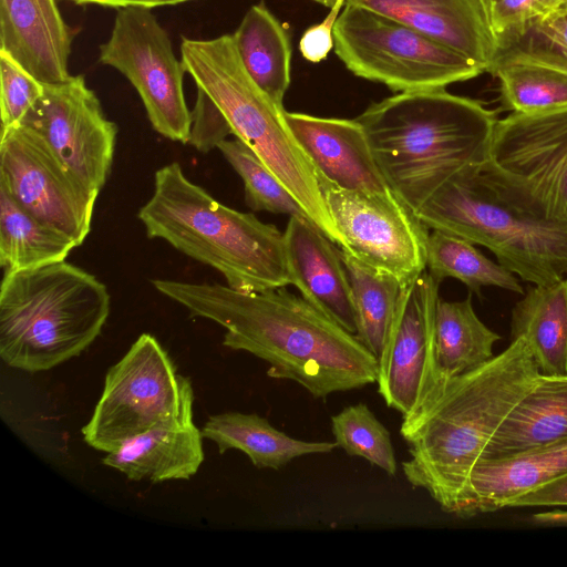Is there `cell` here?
Here are the masks:
<instances>
[{"instance_id":"obj_1","label":"cell","mask_w":567,"mask_h":567,"mask_svg":"<svg viewBox=\"0 0 567 567\" xmlns=\"http://www.w3.org/2000/svg\"><path fill=\"white\" fill-rule=\"evenodd\" d=\"M153 287L226 332L223 346L269 364L267 375L315 399L377 383L378 359L355 334L286 287L243 291L219 284L154 279Z\"/></svg>"},{"instance_id":"obj_2","label":"cell","mask_w":567,"mask_h":567,"mask_svg":"<svg viewBox=\"0 0 567 567\" xmlns=\"http://www.w3.org/2000/svg\"><path fill=\"white\" fill-rule=\"evenodd\" d=\"M542 373L518 338L482 365L451 378L423 408L403 417L406 481L445 513L468 518L471 475L509 413Z\"/></svg>"},{"instance_id":"obj_3","label":"cell","mask_w":567,"mask_h":567,"mask_svg":"<svg viewBox=\"0 0 567 567\" xmlns=\"http://www.w3.org/2000/svg\"><path fill=\"white\" fill-rule=\"evenodd\" d=\"M355 120L388 186L414 215L460 172L488 161L498 121L480 101L445 89L401 92Z\"/></svg>"},{"instance_id":"obj_4","label":"cell","mask_w":567,"mask_h":567,"mask_svg":"<svg viewBox=\"0 0 567 567\" xmlns=\"http://www.w3.org/2000/svg\"><path fill=\"white\" fill-rule=\"evenodd\" d=\"M415 216L427 229L486 247L534 286L567 274V220L488 162L460 172Z\"/></svg>"},{"instance_id":"obj_5","label":"cell","mask_w":567,"mask_h":567,"mask_svg":"<svg viewBox=\"0 0 567 567\" xmlns=\"http://www.w3.org/2000/svg\"><path fill=\"white\" fill-rule=\"evenodd\" d=\"M137 218L148 238L163 239L182 254L208 265L243 291L289 284L284 233L217 202L189 181L177 162L155 172L154 190Z\"/></svg>"},{"instance_id":"obj_6","label":"cell","mask_w":567,"mask_h":567,"mask_svg":"<svg viewBox=\"0 0 567 567\" xmlns=\"http://www.w3.org/2000/svg\"><path fill=\"white\" fill-rule=\"evenodd\" d=\"M110 309L106 286L65 260L3 274L0 357L29 373L50 370L93 343Z\"/></svg>"},{"instance_id":"obj_7","label":"cell","mask_w":567,"mask_h":567,"mask_svg":"<svg viewBox=\"0 0 567 567\" xmlns=\"http://www.w3.org/2000/svg\"><path fill=\"white\" fill-rule=\"evenodd\" d=\"M181 60L227 121L231 134L250 147L301 205L310 221L333 244L344 247L324 204L317 171L292 134L282 105L246 71L233 34L182 38Z\"/></svg>"},{"instance_id":"obj_8","label":"cell","mask_w":567,"mask_h":567,"mask_svg":"<svg viewBox=\"0 0 567 567\" xmlns=\"http://www.w3.org/2000/svg\"><path fill=\"white\" fill-rule=\"evenodd\" d=\"M334 52L354 75L395 92L445 89L485 70L396 20L346 3L333 28Z\"/></svg>"},{"instance_id":"obj_9","label":"cell","mask_w":567,"mask_h":567,"mask_svg":"<svg viewBox=\"0 0 567 567\" xmlns=\"http://www.w3.org/2000/svg\"><path fill=\"white\" fill-rule=\"evenodd\" d=\"M194 391L158 340L142 333L106 372L101 396L81 432L110 453L157 425L193 421Z\"/></svg>"},{"instance_id":"obj_10","label":"cell","mask_w":567,"mask_h":567,"mask_svg":"<svg viewBox=\"0 0 567 567\" xmlns=\"http://www.w3.org/2000/svg\"><path fill=\"white\" fill-rule=\"evenodd\" d=\"M99 60L135 87L157 133L174 142L189 143L192 112L183 90L186 71L152 9H116L110 38L100 45Z\"/></svg>"},{"instance_id":"obj_11","label":"cell","mask_w":567,"mask_h":567,"mask_svg":"<svg viewBox=\"0 0 567 567\" xmlns=\"http://www.w3.org/2000/svg\"><path fill=\"white\" fill-rule=\"evenodd\" d=\"M328 213L352 255L405 286L426 270L429 229L391 190L344 189L317 172Z\"/></svg>"},{"instance_id":"obj_12","label":"cell","mask_w":567,"mask_h":567,"mask_svg":"<svg viewBox=\"0 0 567 567\" xmlns=\"http://www.w3.org/2000/svg\"><path fill=\"white\" fill-rule=\"evenodd\" d=\"M0 187L28 213L69 235L78 247L90 234L99 193L23 125L1 128Z\"/></svg>"},{"instance_id":"obj_13","label":"cell","mask_w":567,"mask_h":567,"mask_svg":"<svg viewBox=\"0 0 567 567\" xmlns=\"http://www.w3.org/2000/svg\"><path fill=\"white\" fill-rule=\"evenodd\" d=\"M437 281L427 270L403 287L378 358V391L386 405L409 417L443 388L434 347Z\"/></svg>"},{"instance_id":"obj_14","label":"cell","mask_w":567,"mask_h":567,"mask_svg":"<svg viewBox=\"0 0 567 567\" xmlns=\"http://www.w3.org/2000/svg\"><path fill=\"white\" fill-rule=\"evenodd\" d=\"M43 94L19 125L39 134L92 190L100 194L113 164L117 126L83 75L44 84Z\"/></svg>"},{"instance_id":"obj_15","label":"cell","mask_w":567,"mask_h":567,"mask_svg":"<svg viewBox=\"0 0 567 567\" xmlns=\"http://www.w3.org/2000/svg\"><path fill=\"white\" fill-rule=\"evenodd\" d=\"M487 162L567 220V106L498 120Z\"/></svg>"},{"instance_id":"obj_16","label":"cell","mask_w":567,"mask_h":567,"mask_svg":"<svg viewBox=\"0 0 567 567\" xmlns=\"http://www.w3.org/2000/svg\"><path fill=\"white\" fill-rule=\"evenodd\" d=\"M289 284L301 297L355 334L352 290L340 249L310 220L290 216L284 231Z\"/></svg>"},{"instance_id":"obj_17","label":"cell","mask_w":567,"mask_h":567,"mask_svg":"<svg viewBox=\"0 0 567 567\" xmlns=\"http://www.w3.org/2000/svg\"><path fill=\"white\" fill-rule=\"evenodd\" d=\"M73 37L55 0H0V52L40 82L71 76Z\"/></svg>"},{"instance_id":"obj_18","label":"cell","mask_w":567,"mask_h":567,"mask_svg":"<svg viewBox=\"0 0 567 567\" xmlns=\"http://www.w3.org/2000/svg\"><path fill=\"white\" fill-rule=\"evenodd\" d=\"M393 20L453 49L488 72L497 52L482 0H346Z\"/></svg>"},{"instance_id":"obj_19","label":"cell","mask_w":567,"mask_h":567,"mask_svg":"<svg viewBox=\"0 0 567 567\" xmlns=\"http://www.w3.org/2000/svg\"><path fill=\"white\" fill-rule=\"evenodd\" d=\"M296 140L317 172L351 190L386 192L384 181L361 124L354 120L285 112Z\"/></svg>"},{"instance_id":"obj_20","label":"cell","mask_w":567,"mask_h":567,"mask_svg":"<svg viewBox=\"0 0 567 567\" xmlns=\"http://www.w3.org/2000/svg\"><path fill=\"white\" fill-rule=\"evenodd\" d=\"M203 439L193 421L157 425L106 453L102 463L132 481L189 480L205 458Z\"/></svg>"},{"instance_id":"obj_21","label":"cell","mask_w":567,"mask_h":567,"mask_svg":"<svg viewBox=\"0 0 567 567\" xmlns=\"http://www.w3.org/2000/svg\"><path fill=\"white\" fill-rule=\"evenodd\" d=\"M567 439V374H542L503 422L482 460L539 450Z\"/></svg>"},{"instance_id":"obj_22","label":"cell","mask_w":567,"mask_h":567,"mask_svg":"<svg viewBox=\"0 0 567 567\" xmlns=\"http://www.w3.org/2000/svg\"><path fill=\"white\" fill-rule=\"evenodd\" d=\"M567 475V439L498 460H481L471 475L468 517L506 508L509 501Z\"/></svg>"},{"instance_id":"obj_23","label":"cell","mask_w":567,"mask_h":567,"mask_svg":"<svg viewBox=\"0 0 567 567\" xmlns=\"http://www.w3.org/2000/svg\"><path fill=\"white\" fill-rule=\"evenodd\" d=\"M200 431L204 439L217 445L220 454L228 450H238L245 453L256 467L276 471L293 458L326 454L338 447L336 442L293 439L256 413L231 411L215 414L208 417Z\"/></svg>"},{"instance_id":"obj_24","label":"cell","mask_w":567,"mask_h":567,"mask_svg":"<svg viewBox=\"0 0 567 567\" xmlns=\"http://www.w3.org/2000/svg\"><path fill=\"white\" fill-rule=\"evenodd\" d=\"M511 336L526 341L542 374H567V279L529 289L513 309Z\"/></svg>"},{"instance_id":"obj_25","label":"cell","mask_w":567,"mask_h":567,"mask_svg":"<svg viewBox=\"0 0 567 567\" xmlns=\"http://www.w3.org/2000/svg\"><path fill=\"white\" fill-rule=\"evenodd\" d=\"M233 35L248 74L282 105L291 69V45L284 25L264 3H259L250 7Z\"/></svg>"},{"instance_id":"obj_26","label":"cell","mask_w":567,"mask_h":567,"mask_svg":"<svg viewBox=\"0 0 567 567\" xmlns=\"http://www.w3.org/2000/svg\"><path fill=\"white\" fill-rule=\"evenodd\" d=\"M501 336L485 326L474 311L471 295L461 301L437 300L434 347L440 380L473 370L494 357Z\"/></svg>"},{"instance_id":"obj_27","label":"cell","mask_w":567,"mask_h":567,"mask_svg":"<svg viewBox=\"0 0 567 567\" xmlns=\"http://www.w3.org/2000/svg\"><path fill=\"white\" fill-rule=\"evenodd\" d=\"M76 247L69 235L28 213L0 187V265L3 274L64 261Z\"/></svg>"},{"instance_id":"obj_28","label":"cell","mask_w":567,"mask_h":567,"mask_svg":"<svg viewBox=\"0 0 567 567\" xmlns=\"http://www.w3.org/2000/svg\"><path fill=\"white\" fill-rule=\"evenodd\" d=\"M353 298L360 342L378 359L392 326L403 284L392 274L370 266L340 249Z\"/></svg>"},{"instance_id":"obj_29","label":"cell","mask_w":567,"mask_h":567,"mask_svg":"<svg viewBox=\"0 0 567 567\" xmlns=\"http://www.w3.org/2000/svg\"><path fill=\"white\" fill-rule=\"evenodd\" d=\"M426 268L437 281L455 278L476 293L485 286L524 292L512 271L486 258L474 244L437 229H431L426 237Z\"/></svg>"},{"instance_id":"obj_30","label":"cell","mask_w":567,"mask_h":567,"mask_svg":"<svg viewBox=\"0 0 567 567\" xmlns=\"http://www.w3.org/2000/svg\"><path fill=\"white\" fill-rule=\"evenodd\" d=\"M499 80L505 109L535 113L567 106V72L528 60H498L489 68Z\"/></svg>"},{"instance_id":"obj_31","label":"cell","mask_w":567,"mask_h":567,"mask_svg":"<svg viewBox=\"0 0 567 567\" xmlns=\"http://www.w3.org/2000/svg\"><path fill=\"white\" fill-rule=\"evenodd\" d=\"M217 148L244 182L245 200L252 210L309 217L256 153L238 138L224 140Z\"/></svg>"},{"instance_id":"obj_32","label":"cell","mask_w":567,"mask_h":567,"mask_svg":"<svg viewBox=\"0 0 567 567\" xmlns=\"http://www.w3.org/2000/svg\"><path fill=\"white\" fill-rule=\"evenodd\" d=\"M334 442L350 456H360L389 476L398 471L389 430L364 403L349 405L331 417Z\"/></svg>"},{"instance_id":"obj_33","label":"cell","mask_w":567,"mask_h":567,"mask_svg":"<svg viewBox=\"0 0 567 567\" xmlns=\"http://www.w3.org/2000/svg\"><path fill=\"white\" fill-rule=\"evenodd\" d=\"M498 60H528L567 72V0L525 32L498 44L494 62Z\"/></svg>"},{"instance_id":"obj_34","label":"cell","mask_w":567,"mask_h":567,"mask_svg":"<svg viewBox=\"0 0 567 567\" xmlns=\"http://www.w3.org/2000/svg\"><path fill=\"white\" fill-rule=\"evenodd\" d=\"M44 85L0 52L1 128L19 125L43 94Z\"/></svg>"},{"instance_id":"obj_35","label":"cell","mask_w":567,"mask_h":567,"mask_svg":"<svg viewBox=\"0 0 567 567\" xmlns=\"http://www.w3.org/2000/svg\"><path fill=\"white\" fill-rule=\"evenodd\" d=\"M565 0H489L488 16L497 45L525 32Z\"/></svg>"},{"instance_id":"obj_36","label":"cell","mask_w":567,"mask_h":567,"mask_svg":"<svg viewBox=\"0 0 567 567\" xmlns=\"http://www.w3.org/2000/svg\"><path fill=\"white\" fill-rule=\"evenodd\" d=\"M231 130L212 100L197 90L196 105L192 112V130L189 143L198 151L208 152L226 140Z\"/></svg>"},{"instance_id":"obj_37","label":"cell","mask_w":567,"mask_h":567,"mask_svg":"<svg viewBox=\"0 0 567 567\" xmlns=\"http://www.w3.org/2000/svg\"><path fill=\"white\" fill-rule=\"evenodd\" d=\"M344 4L346 0H333L330 12L323 21L303 32L299 49L307 61L318 63L330 53L334 45L333 28Z\"/></svg>"},{"instance_id":"obj_38","label":"cell","mask_w":567,"mask_h":567,"mask_svg":"<svg viewBox=\"0 0 567 567\" xmlns=\"http://www.w3.org/2000/svg\"><path fill=\"white\" fill-rule=\"evenodd\" d=\"M545 506H567V475L527 492L509 501L506 505V507Z\"/></svg>"},{"instance_id":"obj_39","label":"cell","mask_w":567,"mask_h":567,"mask_svg":"<svg viewBox=\"0 0 567 567\" xmlns=\"http://www.w3.org/2000/svg\"><path fill=\"white\" fill-rule=\"evenodd\" d=\"M78 6L97 4L110 8H125V7H145L156 8L164 6H174L194 0H69Z\"/></svg>"},{"instance_id":"obj_40","label":"cell","mask_w":567,"mask_h":567,"mask_svg":"<svg viewBox=\"0 0 567 567\" xmlns=\"http://www.w3.org/2000/svg\"><path fill=\"white\" fill-rule=\"evenodd\" d=\"M482 1H483L484 6H485L487 12H488V2H489V0H482Z\"/></svg>"}]
</instances>
